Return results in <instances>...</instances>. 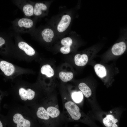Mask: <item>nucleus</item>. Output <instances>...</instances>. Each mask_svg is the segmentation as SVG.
Returning a JSON list of instances; mask_svg holds the SVG:
<instances>
[{"label": "nucleus", "instance_id": "f257e3e1", "mask_svg": "<svg viewBox=\"0 0 127 127\" xmlns=\"http://www.w3.org/2000/svg\"><path fill=\"white\" fill-rule=\"evenodd\" d=\"M61 97L63 107L62 114L64 122H79L93 127L92 119L72 101L69 94H63Z\"/></svg>", "mask_w": 127, "mask_h": 127}, {"label": "nucleus", "instance_id": "4468645a", "mask_svg": "<svg viewBox=\"0 0 127 127\" xmlns=\"http://www.w3.org/2000/svg\"><path fill=\"white\" fill-rule=\"evenodd\" d=\"M41 35L45 41L49 43L52 41L54 36V33L52 29L46 28L42 31Z\"/></svg>", "mask_w": 127, "mask_h": 127}, {"label": "nucleus", "instance_id": "f3484780", "mask_svg": "<svg viewBox=\"0 0 127 127\" xmlns=\"http://www.w3.org/2000/svg\"><path fill=\"white\" fill-rule=\"evenodd\" d=\"M47 9V6L45 4L42 3H37L34 7V14L36 16H40Z\"/></svg>", "mask_w": 127, "mask_h": 127}, {"label": "nucleus", "instance_id": "412c9836", "mask_svg": "<svg viewBox=\"0 0 127 127\" xmlns=\"http://www.w3.org/2000/svg\"><path fill=\"white\" fill-rule=\"evenodd\" d=\"M7 123L6 118H0V127H7Z\"/></svg>", "mask_w": 127, "mask_h": 127}, {"label": "nucleus", "instance_id": "6e6552de", "mask_svg": "<svg viewBox=\"0 0 127 127\" xmlns=\"http://www.w3.org/2000/svg\"><path fill=\"white\" fill-rule=\"evenodd\" d=\"M71 18L68 14H64L61 17L57 26L58 32L62 33L65 31L69 26L71 22Z\"/></svg>", "mask_w": 127, "mask_h": 127}, {"label": "nucleus", "instance_id": "423d86ee", "mask_svg": "<svg viewBox=\"0 0 127 127\" xmlns=\"http://www.w3.org/2000/svg\"><path fill=\"white\" fill-rule=\"evenodd\" d=\"M94 68L96 75L102 80L105 85L109 86L111 85L112 80L109 78V73L104 65L98 63L95 65Z\"/></svg>", "mask_w": 127, "mask_h": 127}, {"label": "nucleus", "instance_id": "39448f33", "mask_svg": "<svg viewBox=\"0 0 127 127\" xmlns=\"http://www.w3.org/2000/svg\"><path fill=\"white\" fill-rule=\"evenodd\" d=\"M18 94V99L27 104H32L38 98L36 97L35 91L29 88L26 89L23 87L20 88L19 89Z\"/></svg>", "mask_w": 127, "mask_h": 127}, {"label": "nucleus", "instance_id": "7ed1b4c3", "mask_svg": "<svg viewBox=\"0 0 127 127\" xmlns=\"http://www.w3.org/2000/svg\"><path fill=\"white\" fill-rule=\"evenodd\" d=\"M48 114L58 127L64 122L59 109L57 97L55 96L43 97L40 102Z\"/></svg>", "mask_w": 127, "mask_h": 127}, {"label": "nucleus", "instance_id": "1a4fd4ad", "mask_svg": "<svg viewBox=\"0 0 127 127\" xmlns=\"http://www.w3.org/2000/svg\"><path fill=\"white\" fill-rule=\"evenodd\" d=\"M78 87L84 96L91 103L93 101L94 97H93L92 91L91 88L84 82L80 83L78 85Z\"/></svg>", "mask_w": 127, "mask_h": 127}, {"label": "nucleus", "instance_id": "f03ea898", "mask_svg": "<svg viewBox=\"0 0 127 127\" xmlns=\"http://www.w3.org/2000/svg\"><path fill=\"white\" fill-rule=\"evenodd\" d=\"M21 110L13 111L10 117L6 118L8 127H37L35 117Z\"/></svg>", "mask_w": 127, "mask_h": 127}, {"label": "nucleus", "instance_id": "9d476101", "mask_svg": "<svg viewBox=\"0 0 127 127\" xmlns=\"http://www.w3.org/2000/svg\"><path fill=\"white\" fill-rule=\"evenodd\" d=\"M72 43V40L70 37H67L63 38L61 41V43L63 46L60 49V52L64 54L69 53L70 51V47Z\"/></svg>", "mask_w": 127, "mask_h": 127}, {"label": "nucleus", "instance_id": "20e7f679", "mask_svg": "<svg viewBox=\"0 0 127 127\" xmlns=\"http://www.w3.org/2000/svg\"><path fill=\"white\" fill-rule=\"evenodd\" d=\"M119 35L116 42L107 52L108 54L119 56L127 51V28L122 29Z\"/></svg>", "mask_w": 127, "mask_h": 127}, {"label": "nucleus", "instance_id": "aec40b11", "mask_svg": "<svg viewBox=\"0 0 127 127\" xmlns=\"http://www.w3.org/2000/svg\"><path fill=\"white\" fill-rule=\"evenodd\" d=\"M23 10L25 15L27 16H31L34 14V7L31 4H27L24 5Z\"/></svg>", "mask_w": 127, "mask_h": 127}, {"label": "nucleus", "instance_id": "9b49d317", "mask_svg": "<svg viewBox=\"0 0 127 127\" xmlns=\"http://www.w3.org/2000/svg\"><path fill=\"white\" fill-rule=\"evenodd\" d=\"M0 68L4 74L8 76L12 75L15 70V67L13 64L3 60L0 62Z\"/></svg>", "mask_w": 127, "mask_h": 127}, {"label": "nucleus", "instance_id": "ddd939ff", "mask_svg": "<svg viewBox=\"0 0 127 127\" xmlns=\"http://www.w3.org/2000/svg\"><path fill=\"white\" fill-rule=\"evenodd\" d=\"M88 60V55L86 53L77 54L74 57V61L76 65L80 67L85 66Z\"/></svg>", "mask_w": 127, "mask_h": 127}, {"label": "nucleus", "instance_id": "dca6fc26", "mask_svg": "<svg viewBox=\"0 0 127 127\" xmlns=\"http://www.w3.org/2000/svg\"><path fill=\"white\" fill-rule=\"evenodd\" d=\"M17 24L20 28L28 29L32 27L33 22L31 20L29 19L23 18L19 20Z\"/></svg>", "mask_w": 127, "mask_h": 127}, {"label": "nucleus", "instance_id": "4be33fe9", "mask_svg": "<svg viewBox=\"0 0 127 127\" xmlns=\"http://www.w3.org/2000/svg\"><path fill=\"white\" fill-rule=\"evenodd\" d=\"M5 41L4 39L1 37H0V47L1 46L5 43Z\"/></svg>", "mask_w": 127, "mask_h": 127}, {"label": "nucleus", "instance_id": "2eb2a0df", "mask_svg": "<svg viewBox=\"0 0 127 127\" xmlns=\"http://www.w3.org/2000/svg\"><path fill=\"white\" fill-rule=\"evenodd\" d=\"M19 47L24 51L27 55L30 56L33 55L35 53L34 49L27 43L24 41H20L18 44Z\"/></svg>", "mask_w": 127, "mask_h": 127}, {"label": "nucleus", "instance_id": "0eeeda50", "mask_svg": "<svg viewBox=\"0 0 127 127\" xmlns=\"http://www.w3.org/2000/svg\"><path fill=\"white\" fill-rule=\"evenodd\" d=\"M102 122L105 127H119V119L114 113L106 114L103 118Z\"/></svg>", "mask_w": 127, "mask_h": 127}, {"label": "nucleus", "instance_id": "a211bd4d", "mask_svg": "<svg viewBox=\"0 0 127 127\" xmlns=\"http://www.w3.org/2000/svg\"><path fill=\"white\" fill-rule=\"evenodd\" d=\"M41 72L43 74L46 75L49 77L53 76L54 74V70L48 64L43 65L41 68Z\"/></svg>", "mask_w": 127, "mask_h": 127}, {"label": "nucleus", "instance_id": "6ab92c4d", "mask_svg": "<svg viewBox=\"0 0 127 127\" xmlns=\"http://www.w3.org/2000/svg\"><path fill=\"white\" fill-rule=\"evenodd\" d=\"M59 76L61 80L64 82H67L71 81L73 77V74L71 72H60Z\"/></svg>", "mask_w": 127, "mask_h": 127}, {"label": "nucleus", "instance_id": "f8f14e48", "mask_svg": "<svg viewBox=\"0 0 127 127\" xmlns=\"http://www.w3.org/2000/svg\"><path fill=\"white\" fill-rule=\"evenodd\" d=\"M69 95L72 101L78 105L79 106L82 104L83 99L84 95L80 90L72 91Z\"/></svg>", "mask_w": 127, "mask_h": 127}]
</instances>
